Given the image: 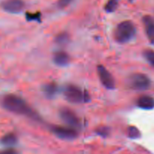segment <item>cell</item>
I'll list each match as a JSON object with an SVG mask.
<instances>
[{
  "label": "cell",
  "mask_w": 154,
  "mask_h": 154,
  "mask_svg": "<svg viewBox=\"0 0 154 154\" xmlns=\"http://www.w3.org/2000/svg\"><path fill=\"white\" fill-rule=\"evenodd\" d=\"M2 105L5 109L17 114L24 115L35 121H41V117L23 98L14 94L5 96L2 100Z\"/></svg>",
  "instance_id": "cell-1"
},
{
  "label": "cell",
  "mask_w": 154,
  "mask_h": 154,
  "mask_svg": "<svg viewBox=\"0 0 154 154\" xmlns=\"http://www.w3.org/2000/svg\"><path fill=\"white\" fill-rule=\"evenodd\" d=\"M136 28L133 23L130 20H124L120 23L114 32V38L120 44L129 42L135 37Z\"/></svg>",
  "instance_id": "cell-2"
},
{
  "label": "cell",
  "mask_w": 154,
  "mask_h": 154,
  "mask_svg": "<svg viewBox=\"0 0 154 154\" xmlns=\"http://www.w3.org/2000/svg\"><path fill=\"white\" fill-rule=\"evenodd\" d=\"M63 93L67 101L73 104H81L90 100L88 93L74 84H68L63 88Z\"/></svg>",
  "instance_id": "cell-3"
},
{
  "label": "cell",
  "mask_w": 154,
  "mask_h": 154,
  "mask_svg": "<svg viewBox=\"0 0 154 154\" xmlns=\"http://www.w3.org/2000/svg\"><path fill=\"white\" fill-rule=\"evenodd\" d=\"M128 85L135 90H146L150 88L151 81L148 76L142 73H135L128 78Z\"/></svg>",
  "instance_id": "cell-4"
},
{
  "label": "cell",
  "mask_w": 154,
  "mask_h": 154,
  "mask_svg": "<svg viewBox=\"0 0 154 154\" xmlns=\"http://www.w3.org/2000/svg\"><path fill=\"white\" fill-rule=\"evenodd\" d=\"M60 117L66 126L72 127L73 129H80L82 126L81 121L79 117L72 110L67 108H63L60 111Z\"/></svg>",
  "instance_id": "cell-5"
},
{
  "label": "cell",
  "mask_w": 154,
  "mask_h": 154,
  "mask_svg": "<svg viewBox=\"0 0 154 154\" xmlns=\"http://www.w3.org/2000/svg\"><path fill=\"white\" fill-rule=\"evenodd\" d=\"M51 131L57 138L64 140H73L78 137V131L68 126L54 125L51 127Z\"/></svg>",
  "instance_id": "cell-6"
},
{
  "label": "cell",
  "mask_w": 154,
  "mask_h": 154,
  "mask_svg": "<svg viewBox=\"0 0 154 154\" xmlns=\"http://www.w3.org/2000/svg\"><path fill=\"white\" fill-rule=\"evenodd\" d=\"M97 73L99 80L102 85L108 90H113L115 88V81L109 71L102 65L97 66Z\"/></svg>",
  "instance_id": "cell-7"
},
{
  "label": "cell",
  "mask_w": 154,
  "mask_h": 154,
  "mask_svg": "<svg viewBox=\"0 0 154 154\" xmlns=\"http://www.w3.org/2000/svg\"><path fill=\"white\" fill-rule=\"evenodd\" d=\"M3 10L8 13H20L25 8V3L23 0H5L2 3Z\"/></svg>",
  "instance_id": "cell-8"
},
{
  "label": "cell",
  "mask_w": 154,
  "mask_h": 154,
  "mask_svg": "<svg viewBox=\"0 0 154 154\" xmlns=\"http://www.w3.org/2000/svg\"><path fill=\"white\" fill-rule=\"evenodd\" d=\"M143 23L149 41L154 44V19L151 16L146 15L143 17Z\"/></svg>",
  "instance_id": "cell-9"
},
{
  "label": "cell",
  "mask_w": 154,
  "mask_h": 154,
  "mask_svg": "<svg viewBox=\"0 0 154 154\" xmlns=\"http://www.w3.org/2000/svg\"><path fill=\"white\" fill-rule=\"evenodd\" d=\"M54 63L59 66H65L70 62L71 59L69 54L63 51H58L55 52L53 56Z\"/></svg>",
  "instance_id": "cell-10"
},
{
  "label": "cell",
  "mask_w": 154,
  "mask_h": 154,
  "mask_svg": "<svg viewBox=\"0 0 154 154\" xmlns=\"http://www.w3.org/2000/svg\"><path fill=\"white\" fill-rule=\"evenodd\" d=\"M136 105L138 108L145 110L154 108V99L150 96H141L138 98Z\"/></svg>",
  "instance_id": "cell-11"
},
{
  "label": "cell",
  "mask_w": 154,
  "mask_h": 154,
  "mask_svg": "<svg viewBox=\"0 0 154 154\" xmlns=\"http://www.w3.org/2000/svg\"><path fill=\"white\" fill-rule=\"evenodd\" d=\"M42 91H43L44 94L47 97L52 99V98L55 97L57 96V93L60 91V88H59V86L56 83L51 82L45 84L43 87Z\"/></svg>",
  "instance_id": "cell-12"
},
{
  "label": "cell",
  "mask_w": 154,
  "mask_h": 154,
  "mask_svg": "<svg viewBox=\"0 0 154 154\" xmlns=\"http://www.w3.org/2000/svg\"><path fill=\"white\" fill-rule=\"evenodd\" d=\"M17 142V137L15 134L11 133V132L6 134L1 138L2 144L6 146V147H12V146L15 145Z\"/></svg>",
  "instance_id": "cell-13"
},
{
  "label": "cell",
  "mask_w": 154,
  "mask_h": 154,
  "mask_svg": "<svg viewBox=\"0 0 154 154\" xmlns=\"http://www.w3.org/2000/svg\"><path fill=\"white\" fill-rule=\"evenodd\" d=\"M119 5V0H108L105 6V11L108 13H112L115 11Z\"/></svg>",
  "instance_id": "cell-14"
},
{
  "label": "cell",
  "mask_w": 154,
  "mask_h": 154,
  "mask_svg": "<svg viewBox=\"0 0 154 154\" xmlns=\"http://www.w3.org/2000/svg\"><path fill=\"white\" fill-rule=\"evenodd\" d=\"M69 35L66 32H61L55 38L56 43L58 44L59 45H65L69 42Z\"/></svg>",
  "instance_id": "cell-15"
},
{
  "label": "cell",
  "mask_w": 154,
  "mask_h": 154,
  "mask_svg": "<svg viewBox=\"0 0 154 154\" xmlns=\"http://www.w3.org/2000/svg\"><path fill=\"white\" fill-rule=\"evenodd\" d=\"M127 135L130 138H138L141 136V132L137 127L130 126L127 129Z\"/></svg>",
  "instance_id": "cell-16"
},
{
  "label": "cell",
  "mask_w": 154,
  "mask_h": 154,
  "mask_svg": "<svg viewBox=\"0 0 154 154\" xmlns=\"http://www.w3.org/2000/svg\"><path fill=\"white\" fill-rule=\"evenodd\" d=\"M143 54L147 61L154 67V51L150 49L145 50Z\"/></svg>",
  "instance_id": "cell-17"
},
{
  "label": "cell",
  "mask_w": 154,
  "mask_h": 154,
  "mask_svg": "<svg viewBox=\"0 0 154 154\" xmlns=\"http://www.w3.org/2000/svg\"><path fill=\"white\" fill-rule=\"evenodd\" d=\"M26 17L29 21H40L41 14L39 12L38 13H26Z\"/></svg>",
  "instance_id": "cell-18"
},
{
  "label": "cell",
  "mask_w": 154,
  "mask_h": 154,
  "mask_svg": "<svg viewBox=\"0 0 154 154\" xmlns=\"http://www.w3.org/2000/svg\"><path fill=\"white\" fill-rule=\"evenodd\" d=\"M96 132L102 137H107L109 134V129L105 126H100L96 130Z\"/></svg>",
  "instance_id": "cell-19"
},
{
  "label": "cell",
  "mask_w": 154,
  "mask_h": 154,
  "mask_svg": "<svg viewBox=\"0 0 154 154\" xmlns=\"http://www.w3.org/2000/svg\"><path fill=\"white\" fill-rule=\"evenodd\" d=\"M73 0H58L57 2V5L60 8H64L67 7L69 5L72 3Z\"/></svg>",
  "instance_id": "cell-20"
},
{
  "label": "cell",
  "mask_w": 154,
  "mask_h": 154,
  "mask_svg": "<svg viewBox=\"0 0 154 154\" xmlns=\"http://www.w3.org/2000/svg\"><path fill=\"white\" fill-rule=\"evenodd\" d=\"M0 154H18V152L14 149L9 147V148L0 151Z\"/></svg>",
  "instance_id": "cell-21"
},
{
  "label": "cell",
  "mask_w": 154,
  "mask_h": 154,
  "mask_svg": "<svg viewBox=\"0 0 154 154\" xmlns=\"http://www.w3.org/2000/svg\"><path fill=\"white\" fill-rule=\"evenodd\" d=\"M129 1H130V2H132V1H133V0H129Z\"/></svg>",
  "instance_id": "cell-22"
}]
</instances>
